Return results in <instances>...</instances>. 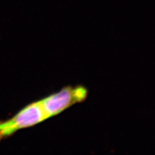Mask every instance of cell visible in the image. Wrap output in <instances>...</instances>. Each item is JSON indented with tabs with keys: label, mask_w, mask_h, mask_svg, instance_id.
I'll return each instance as SVG.
<instances>
[{
	"label": "cell",
	"mask_w": 155,
	"mask_h": 155,
	"mask_svg": "<svg viewBox=\"0 0 155 155\" xmlns=\"http://www.w3.org/2000/svg\"><path fill=\"white\" fill-rule=\"evenodd\" d=\"M48 119L40 101L29 104L16 115L5 121H0V143L17 131L32 127Z\"/></svg>",
	"instance_id": "obj_1"
},
{
	"label": "cell",
	"mask_w": 155,
	"mask_h": 155,
	"mask_svg": "<svg viewBox=\"0 0 155 155\" xmlns=\"http://www.w3.org/2000/svg\"><path fill=\"white\" fill-rule=\"evenodd\" d=\"M87 94L88 90L84 86H69L40 101L45 113L50 118L61 114L75 104L84 101Z\"/></svg>",
	"instance_id": "obj_2"
}]
</instances>
